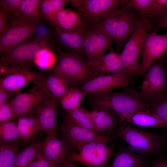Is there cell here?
Masks as SVG:
<instances>
[{
  "instance_id": "obj_1",
  "label": "cell",
  "mask_w": 167,
  "mask_h": 167,
  "mask_svg": "<svg viewBox=\"0 0 167 167\" xmlns=\"http://www.w3.org/2000/svg\"><path fill=\"white\" fill-rule=\"evenodd\" d=\"M122 91L95 92L87 94L92 109L107 110L121 117L141 111L149 110L152 103L146 101L135 89L127 87Z\"/></svg>"
},
{
  "instance_id": "obj_2",
  "label": "cell",
  "mask_w": 167,
  "mask_h": 167,
  "mask_svg": "<svg viewBox=\"0 0 167 167\" xmlns=\"http://www.w3.org/2000/svg\"><path fill=\"white\" fill-rule=\"evenodd\" d=\"M142 19L137 12L126 4L101 23L90 28L99 30L109 37L116 45L117 53H119Z\"/></svg>"
},
{
  "instance_id": "obj_3",
  "label": "cell",
  "mask_w": 167,
  "mask_h": 167,
  "mask_svg": "<svg viewBox=\"0 0 167 167\" xmlns=\"http://www.w3.org/2000/svg\"><path fill=\"white\" fill-rule=\"evenodd\" d=\"M113 135V139L123 140L133 151L147 156L157 155L163 143L160 134L139 129L119 118Z\"/></svg>"
},
{
  "instance_id": "obj_4",
  "label": "cell",
  "mask_w": 167,
  "mask_h": 167,
  "mask_svg": "<svg viewBox=\"0 0 167 167\" xmlns=\"http://www.w3.org/2000/svg\"><path fill=\"white\" fill-rule=\"evenodd\" d=\"M108 141L98 140L89 142L80 145L77 153L68 154L65 159L78 162L86 167H106L110 158L114 155L115 143L109 145Z\"/></svg>"
},
{
  "instance_id": "obj_5",
  "label": "cell",
  "mask_w": 167,
  "mask_h": 167,
  "mask_svg": "<svg viewBox=\"0 0 167 167\" xmlns=\"http://www.w3.org/2000/svg\"><path fill=\"white\" fill-rule=\"evenodd\" d=\"M69 2L81 12L83 25L88 28L103 21L125 5L126 0H71Z\"/></svg>"
},
{
  "instance_id": "obj_6",
  "label": "cell",
  "mask_w": 167,
  "mask_h": 167,
  "mask_svg": "<svg viewBox=\"0 0 167 167\" xmlns=\"http://www.w3.org/2000/svg\"><path fill=\"white\" fill-rule=\"evenodd\" d=\"M149 31L148 20L143 18L120 53L123 67L129 79L143 76L139 58L143 38Z\"/></svg>"
},
{
  "instance_id": "obj_7",
  "label": "cell",
  "mask_w": 167,
  "mask_h": 167,
  "mask_svg": "<svg viewBox=\"0 0 167 167\" xmlns=\"http://www.w3.org/2000/svg\"><path fill=\"white\" fill-rule=\"evenodd\" d=\"M53 71L63 76L69 84L73 85H82L95 77L87 61L72 52H64L60 54L57 64Z\"/></svg>"
},
{
  "instance_id": "obj_8",
  "label": "cell",
  "mask_w": 167,
  "mask_h": 167,
  "mask_svg": "<svg viewBox=\"0 0 167 167\" xmlns=\"http://www.w3.org/2000/svg\"><path fill=\"white\" fill-rule=\"evenodd\" d=\"M143 76L139 93L146 101L152 103L167 92V79L161 58L153 62Z\"/></svg>"
},
{
  "instance_id": "obj_9",
  "label": "cell",
  "mask_w": 167,
  "mask_h": 167,
  "mask_svg": "<svg viewBox=\"0 0 167 167\" xmlns=\"http://www.w3.org/2000/svg\"><path fill=\"white\" fill-rule=\"evenodd\" d=\"M61 139L65 144L68 154L77 153L81 145L95 140L110 142L112 139L73 124L64 120L60 127Z\"/></svg>"
},
{
  "instance_id": "obj_10",
  "label": "cell",
  "mask_w": 167,
  "mask_h": 167,
  "mask_svg": "<svg viewBox=\"0 0 167 167\" xmlns=\"http://www.w3.org/2000/svg\"><path fill=\"white\" fill-rule=\"evenodd\" d=\"M167 52V34L160 35L148 32L143 38L141 51L142 74L143 76L156 60Z\"/></svg>"
},
{
  "instance_id": "obj_11",
  "label": "cell",
  "mask_w": 167,
  "mask_h": 167,
  "mask_svg": "<svg viewBox=\"0 0 167 167\" xmlns=\"http://www.w3.org/2000/svg\"><path fill=\"white\" fill-rule=\"evenodd\" d=\"M51 46L36 40L22 43L2 55L0 63L28 69V63L33 61L39 51Z\"/></svg>"
},
{
  "instance_id": "obj_12",
  "label": "cell",
  "mask_w": 167,
  "mask_h": 167,
  "mask_svg": "<svg viewBox=\"0 0 167 167\" xmlns=\"http://www.w3.org/2000/svg\"><path fill=\"white\" fill-rule=\"evenodd\" d=\"M112 40L104 33L93 28H87L83 46L88 65L101 59L106 50L112 47Z\"/></svg>"
},
{
  "instance_id": "obj_13",
  "label": "cell",
  "mask_w": 167,
  "mask_h": 167,
  "mask_svg": "<svg viewBox=\"0 0 167 167\" xmlns=\"http://www.w3.org/2000/svg\"><path fill=\"white\" fill-rule=\"evenodd\" d=\"M48 98L36 85L28 90L19 93L10 100L14 113V119L26 114L36 115L42 104Z\"/></svg>"
},
{
  "instance_id": "obj_14",
  "label": "cell",
  "mask_w": 167,
  "mask_h": 167,
  "mask_svg": "<svg viewBox=\"0 0 167 167\" xmlns=\"http://www.w3.org/2000/svg\"><path fill=\"white\" fill-rule=\"evenodd\" d=\"M38 23L21 21L8 27L0 35L1 55L22 43L33 35Z\"/></svg>"
},
{
  "instance_id": "obj_15",
  "label": "cell",
  "mask_w": 167,
  "mask_h": 167,
  "mask_svg": "<svg viewBox=\"0 0 167 167\" xmlns=\"http://www.w3.org/2000/svg\"><path fill=\"white\" fill-rule=\"evenodd\" d=\"M125 71L111 75L96 77L79 88L87 95L88 94L112 91L114 89L125 88L131 84Z\"/></svg>"
},
{
  "instance_id": "obj_16",
  "label": "cell",
  "mask_w": 167,
  "mask_h": 167,
  "mask_svg": "<svg viewBox=\"0 0 167 167\" xmlns=\"http://www.w3.org/2000/svg\"><path fill=\"white\" fill-rule=\"evenodd\" d=\"M49 98L56 100L62 97L67 90L69 83L63 76L53 71L43 75L33 83Z\"/></svg>"
},
{
  "instance_id": "obj_17",
  "label": "cell",
  "mask_w": 167,
  "mask_h": 167,
  "mask_svg": "<svg viewBox=\"0 0 167 167\" xmlns=\"http://www.w3.org/2000/svg\"><path fill=\"white\" fill-rule=\"evenodd\" d=\"M58 104L57 100L47 98L37 111L36 116L40 130L45 132L47 135L57 136L58 128L57 114Z\"/></svg>"
},
{
  "instance_id": "obj_18",
  "label": "cell",
  "mask_w": 167,
  "mask_h": 167,
  "mask_svg": "<svg viewBox=\"0 0 167 167\" xmlns=\"http://www.w3.org/2000/svg\"><path fill=\"white\" fill-rule=\"evenodd\" d=\"M86 29L83 26L76 30H68L56 27L54 32L62 46L83 58L86 56L83 42Z\"/></svg>"
},
{
  "instance_id": "obj_19",
  "label": "cell",
  "mask_w": 167,
  "mask_h": 167,
  "mask_svg": "<svg viewBox=\"0 0 167 167\" xmlns=\"http://www.w3.org/2000/svg\"><path fill=\"white\" fill-rule=\"evenodd\" d=\"M40 151L45 159L54 167H59L65 160L67 153L66 147L55 135H47L42 142Z\"/></svg>"
},
{
  "instance_id": "obj_20",
  "label": "cell",
  "mask_w": 167,
  "mask_h": 167,
  "mask_svg": "<svg viewBox=\"0 0 167 167\" xmlns=\"http://www.w3.org/2000/svg\"><path fill=\"white\" fill-rule=\"evenodd\" d=\"M118 150L110 163L106 167H149L148 156L133 151L127 146H118Z\"/></svg>"
},
{
  "instance_id": "obj_21",
  "label": "cell",
  "mask_w": 167,
  "mask_h": 167,
  "mask_svg": "<svg viewBox=\"0 0 167 167\" xmlns=\"http://www.w3.org/2000/svg\"><path fill=\"white\" fill-rule=\"evenodd\" d=\"M43 75L41 73L24 69L0 79V88L19 93L22 88L30 83L37 81Z\"/></svg>"
},
{
  "instance_id": "obj_22",
  "label": "cell",
  "mask_w": 167,
  "mask_h": 167,
  "mask_svg": "<svg viewBox=\"0 0 167 167\" xmlns=\"http://www.w3.org/2000/svg\"><path fill=\"white\" fill-rule=\"evenodd\" d=\"M109 52L97 62L88 65L95 77L117 73L123 71L120 53L115 52L112 47Z\"/></svg>"
},
{
  "instance_id": "obj_23",
  "label": "cell",
  "mask_w": 167,
  "mask_h": 167,
  "mask_svg": "<svg viewBox=\"0 0 167 167\" xmlns=\"http://www.w3.org/2000/svg\"><path fill=\"white\" fill-rule=\"evenodd\" d=\"M85 110L93 122L97 133H114L118 123V117L110 112L105 109Z\"/></svg>"
},
{
  "instance_id": "obj_24",
  "label": "cell",
  "mask_w": 167,
  "mask_h": 167,
  "mask_svg": "<svg viewBox=\"0 0 167 167\" xmlns=\"http://www.w3.org/2000/svg\"><path fill=\"white\" fill-rule=\"evenodd\" d=\"M125 121L140 127H165L164 122L149 110L139 111L119 117Z\"/></svg>"
},
{
  "instance_id": "obj_25",
  "label": "cell",
  "mask_w": 167,
  "mask_h": 167,
  "mask_svg": "<svg viewBox=\"0 0 167 167\" xmlns=\"http://www.w3.org/2000/svg\"><path fill=\"white\" fill-rule=\"evenodd\" d=\"M51 24L68 30H76L84 26L82 19L78 13L64 8L56 13Z\"/></svg>"
},
{
  "instance_id": "obj_26",
  "label": "cell",
  "mask_w": 167,
  "mask_h": 167,
  "mask_svg": "<svg viewBox=\"0 0 167 167\" xmlns=\"http://www.w3.org/2000/svg\"><path fill=\"white\" fill-rule=\"evenodd\" d=\"M17 125L23 145L26 146L40 130L36 115L26 114L18 117Z\"/></svg>"
},
{
  "instance_id": "obj_27",
  "label": "cell",
  "mask_w": 167,
  "mask_h": 167,
  "mask_svg": "<svg viewBox=\"0 0 167 167\" xmlns=\"http://www.w3.org/2000/svg\"><path fill=\"white\" fill-rule=\"evenodd\" d=\"M19 12L22 21L38 23L42 16L40 9V0H22Z\"/></svg>"
},
{
  "instance_id": "obj_28",
  "label": "cell",
  "mask_w": 167,
  "mask_h": 167,
  "mask_svg": "<svg viewBox=\"0 0 167 167\" xmlns=\"http://www.w3.org/2000/svg\"><path fill=\"white\" fill-rule=\"evenodd\" d=\"M64 120L97 134L95 126L86 112L85 108L79 107L74 110L66 112L64 116Z\"/></svg>"
},
{
  "instance_id": "obj_29",
  "label": "cell",
  "mask_w": 167,
  "mask_h": 167,
  "mask_svg": "<svg viewBox=\"0 0 167 167\" xmlns=\"http://www.w3.org/2000/svg\"><path fill=\"white\" fill-rule=\"evenodd\" d=\"M37 139L19 151L15 157L14 167H27L40 150L42 143Z\"/></svg>"
},
{
  "instance_id": "obj_30",
  "label": "cell",
  "mask_w": 167,
  "mask_h": 167,
  "mask_svg": "<svg viewBox=\"0 0 167 167\" xmlns=\"http://www.w3.org/2000/svg\"><path fill=\"white\" fill-rule=\"evenodd\" d=\"M87 94L79 87L68 89L60 98L59 103L66 112L79 108L84 97Z\"/></svg>"
},
{
  "instance_id": "obj_31",
  "label": "cell",
  "mask_w": 167,
  "mask_h": 167,
  "mask_svg": "<svg viewBox=\"0 0 167 167\" xmlns=\"http://www.w3.org/2000/svg\"><path fill=\"white\" fill-rule=\"evenodd\" d=\"M16 141L0 143V167H14L15 158L20 147Z\"/></svg>"
},
{
  "instance_id": "obj_32",
  "label": "cell",
  "mask_w": 167,
  "mask_h": 167,
  "mask_svg": "<svg viewBox=\"0 0 167 167\" xmlns=\"http://www.w3.org/2000/svg\"><path fill=\"white\" fill-rule=\"evenodd\" d=\"M21 139L17 122L14 120L0 123V142L5 143Z\"/></svg>"
},
{
  "instance_id": "obj_33",
  "label": "cell",
  "mask_w": 167,
  "mask_h": 167,
  "mask_svg": "<svg viewBox=\"0 0 167 167\" xmlns=\"http://www.w3.org/2000/svg\"><path fill=\"white\" fill-rule=\"evenodd\" d=\"M69 1L67 0H40V9L42 15L52 24L56 13L64 8Z\"/></svg>"
},
{
  "instance_id": "obj_34",
  "label": "cell",
  "mask_w": 167,
  "mask_h": 167,
  "mask_svg": "<svg viewBox=\"0 0 167 167\" xmlns=\"http://www.w3.org/2000/svg\"><path fill=\"white\" fill-rule=\"evenodd\" d=\"M56 57L51 48L45 47L40 50L33 60L34 64L42 70L52 68L56 62Z\"/></svg>"
},
{
  "instance_id": "obj_35",
  "label": "cell",
  "mask_w": 167,
  "mask_h": 167,
  "mask_svg": "<svg viewBox=\"0 0 167 167\" xmlns=\"http://www.w3.org/2000/svg\"><path fill=\"white\" fill-rule=\"evenodd\" d=\"M153 0H126V5L137 12L142 19H148L152 11Z\"/></svg>"
},
{
  "instance_id": "obj_36",
  "label": "cell",
  "mask_w": 167,
  "mask_h": 167,
  "mask_svg": "<svg viewBox=\"0 0 167 167\" xmlns=\"http://www.w3.org/2000/svg\"><path fill=\"white\" fill-rule=\"evenodd\" d=\"M149 111L157 115L164 122L165 125L167 135V92L153 102Z\"/></svg>"
},
{
  "instance_id": "obj_37",
  "label": "cell",
  "mask_w": 167,
  "mask_h": 167,
  "mask_svg": "<svg viewBox=\"0 0 167 167\" xmlns=\"http://www.w3.org/2000/svg\"><path fill=\"white\" fill-rule=\"evenodd\" d=\"M147 19L149 32L156 33L161 29L167 28V8L158 15Z\"/></svg>"
},
{
  "instance_id": "obj_38",
  "label": "cell",
  "mask_w": 167,
  "mask_h": 167,
  "mask_svg": "<svg viewBox=\"0 0 167 167\" xmlns=\"http://www.w3.org/2000/svg\"><path fill=\"white\" fill-rule=\"evenodd\" d=\"M22 0H1L0 8L9 15L13 13L16 17L20 19L19 12L20 4Z\"/></svg>"
},
{
  "instance_id": "obj_39",
  "label": "cell",
  "mask_w": 167,
  "mask_h": 167,
  "mask_svg": "<svg viewBox=\"0 0 167 167\" xmlns=\"http://www.w3.org/2000/svg\"><path fill=\"white\" fill-rule=\"evenodd\" d=\"M14 113L10 101L0 105V123L14 119Z\"/></svg>"
},
{
  "instance_id": "obj_40",
  "label": "cell",
  "mask_w": 167,
  "mask_h": 167,
  "mask_svg": "<svg viewBox=\"0 0 167 167\" xmlns=\"http://www.w3.org/2000/svg\"><path fill=\"white\" fill-rule=\"evenodd\" d=\"M38 24L34 33L35 34V40L51 46L47 28L45 26L39 25Z\"/></svg>"
},
{
  "instance_id": "obj_41",
  "label": "cell",
  "mask_w": 167,
  "mask_h": 167,
  "mask_svg": "<svg viewBox=\"0 0 167 167\" xmlns=\"http://www.w3.org/2000/svg\"><path fill=\"white\" fill-rule=\"evenodd\" d=\"M27 167H54L45 157L40 150Z\"/></svg>"
},
{
  "instance_id": "obj_42",
  "label": "cell",
  "mask_w": 167,
  "mask_h": 167,
  "mask_svg": "<svg viewBox=\"0 0 167 167\" xmlns=\"http://www.w3.org/2000/svg\"><path fill=\"white\" fill-rule=\"evenodd\" d=\"M24 69H28L23 67L8 65L0 63V79Z\"/></svg>"
},
{
  "instance_id": "obj_43",
  "label": "cell",
  "mask_w": 167,
  "mask_h": 167,
  "mask_svg": "<svg viewBox=\"0 0 167 167\" xmlns=\"http://www.w3.org/2000/svg\"><path fill=\"white\" fill-rule=\"evenodd\" d=\"M167 8V0H153L151 14L148 18L158 15Z\"/></svg>"
},
{
  "instance_id": "obj_44",
  "label": "cell",
  "mask_w": 167,
  "mask_h": 167,
  "mask_svg": "<svg viewBox=\"0 0 167 167\" xmlns=\"http://www.w3.org/2000/svg\"><path fill=\"white\" fill-rule=\"evenodd\" d=\"M9 18V15L3 10L0 9V34L3 33L8 28L7 20Z\"/></svg>"
},
{
  "instance_id": "obj_45",
  "label": "cell",
  "mask_w": 167,
  "mask_h": 167,
  "mask_svg": "<svg viewBox=\"0 0 167 167\" xmlns=\"http://www.w3.org/2000/svg\"><path fill=\"white\" fill-rule=\"evenodd\" d=\"M19 93L0 88V105L8 101L9 98L14 97Z\"/></svg>"
},
{
  "instance_id": "obj_46",
  "label": "cell",
  "mask_w": 167,
  "mask_h": 167,
  "mask_svg": "<svg viewBox=\"0 0 167 167\" xmlns=\"http://www.w3.org/2000/svg\"><path fill=\"white\" fill-rule=\"evenodd\" d=\"M149 167H167V159L161 157L156 158L150 162Z\"/></svg>"
},
{
  "instance_id": "obj_47",
  "label": "cell",
  "mask_w": 167,
  "mask_h": 167,
  "mask_svg": "<svg viewBox=\"0 0 167 167\" xmlns=\"http://www.w3.org/2000/svg\"><path fill=\"white\" fill-rule=\"evenodd\" d=\"M161 58L167 79V52Z\"/></svg>"
},
{
  "instance_id": "obj_48",
  "label": "cell",
  "mask_w": 167,
  "mask_h": 167,
  "mask_svg": "<svg viewBox=\"0 0 167 167\" xmlns=\"http://www.w3.org/2000/svg\"><path fill=\"white\" fill-rule=\"evenodd\" d=\"M73 162L65 160L62 162L59 167H77L74 165Z\"/></svg>"
},
{
  "instance_id": "obj_49",
  "label": "cell",
  "mask_w": 167,
  "mask_h": 167,
  "mask_svg": "<svg viewBox=\"0 0 167 167\" xmlns=\"http://www.w3.org/2000/svg\"></svg>"
}]
</instances>
